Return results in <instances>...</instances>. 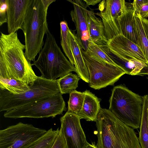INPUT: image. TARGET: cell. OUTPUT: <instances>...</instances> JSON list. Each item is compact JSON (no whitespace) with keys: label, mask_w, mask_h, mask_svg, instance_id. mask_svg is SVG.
Wrapping results in <instances>:
<instances>
[{"label":"cell","mask_w":148,"mask_h":148,"mask_svg":"<svg viewBox=\"0 0 148 148\" xmlns=\"http://www.w3.org/2000/svg\"><path fill=\"white\" fill-rule=\"evenodd\" d=\"M68 37L70 49L74 61L75 72L83 80L89 83V75L83 58L82 49L79 43L77 34L69 29Z\"/></svg>","instance_id":"15"},{"label":"cell","mask_w":148,"mask_h":148,"mask_svg":"<svg viewBox=\"0 0 148 148\" xmlns=\"http://www.w3.org/2000/svg\"><path fill=\"white\" fill-rule=\"evenodd\" d=\"M135 25L139 47L143 52L148 63V39L142 24L141 18L135 15Z\"/></svg>","instance_id":"24"},{"label":"cell","mask_w":148,"mask_h":148,"mask_svg":"<svg viewBox=\"0 0 148 148\" xmlns=\"http://www.w3.org/2000/svg\"><path fill=\"white\" fill-rule=\"evenodd\" d=\"M44 47L37 59L32 64L39 70L42 76L50 80H55L72 71L74 66L68 60L58 46L53 36L48 30Z\"/></svg>","instance_id":"5"},{"label":"cell","mask_w":148,"mask_h":148,"mask_svg":"<svg viewBox=\"0 0 148 148\" xmlns=\"http://www.w3.org/2000/svg\"><path fill=\"white\" fill-rule=\"evenodd\" d=\"M47 130L20 122L0 131V148H23L43 136Z\"/></svg>","instance_id":"8"},{"label":"cell","mask_w":148,"mask_h":148,"mask_svg":"<svg viewBox=\"0 0 148 148\" xmlns=\"http://www.w3.org/2000/svg\"><path fill=\"white\" fill-rule=\"evenodd\" d=\"M79 116L68 112L60 118L61 131L68 148H85L89 144L81 125Z\"/></svg>","instance_id":"11"},{"label":"cell","mask_w":148,"mask_h":148,"mask_svg":"<svg viewBox=\"0 0 148 148\" xmlns=\"http://www.w3.org/2000/svg\"><path fill=\"white\" fill-rule=\"evenodd\" d=\"M99 5L100 12L95 14L101 18L108 41L120 34L117 19L128 10L133 9L132 3L124 0H106L102 1Z\"/></svg>","instance_id":"10"},{"label":"cell","mask_w":148,"mask_h":148,"mask_svg":"<svg viewBox=\"0 0 148 148\" xmlns=\"http://www.w3.org/2000/svg\"><path fill=\"white\" fill-rule=\"evenodd\" d=\"M144 105L140 127L139 141L141 148H148V125L147 109L148 106V95L143 96Z\"/></svg>","instance_id":"22"},{"label":"cell","mask_w":148,"mask_h":148,"mask_svg":"<svg viewBox=\"0 0 148 148\" xmlns=\"http://www.w3.org/2000/svg\"><path fill=\"white\" fill-rule=\"evenodd\" d=\"M73 6L70 12L72 21L74 23L77 36L79 44L85 51L88 49L89 42L91 41L88 28L89 15L88 10L83 0H68Z\"/></svg>","instance_id":"12"},{"label":"cell","mask_w":148,"mask_h":148,"mask_svg":"<svg viewBox=\"0 0 148 148\" xmlns=\"http://www.w3.org/2000/svg\"><path fill=\"white\" fill-rule=\"evenodd\" d=\"M84 97V92H81L75 90L70 92L67 112L78 114L82 108Z\"/></svg>","instance_id":"25"},{"label":"cell","mask_w":148,"mask_h":148,"mask_svg":"<svg viewBox=\"0 0 148 148\" xmlns=\"http://www.w3.org/2000/svg\"><path fill=\"white\" fill-rule=\"evenodd\" d=\"M147 123L148 125V106L147 109Z\"/></svg>","instance_id":"35"},{"label":"cell","mask_w":148,"mask_h":148,"mask_svg":"<svg viewBox=\"0 0 148 148\" xmlns=\"http://www.w3.org/2000/svg\"><path fill=\"white\" fill-rule=\"evenodd\" d=\"M83 56L86 65L90 81V87L99 90L109 85H113L125 72L115 65L100 63L87 54L82 49Z\"/></svg>","instance_id":"9"},{"label":"cell","mask_w":148,"mask_h":148,"mask_svg":"<svg viewBox=\"0 0 148 148\" xmlns=\"http://www.w3.org/2000/svg\"><path fill=\"white\" fill-rule=\"evenodd\" d=\"M106 45L113 54L126 59H134L148 64L139 47L121 34L109 40Z\"/></svg>","instance_id":"13"},{"label":"cell","mask_w":148,"mask_h":148,"mask_svg":"<svg viewBox=\"0 0 148 148\" xmlns=\"http://www.w3.org/2000/svg\"><path fill=\"white\" fill-rule=\"evenodd\" d=\"M51 148H68L65 139L60 130L59 133Z\"/></svg>","instance_id":"28"},{"label":"cell","mask_w":148,"mask_h":148,"mask_svg":"<svg viewBox=\"0 0 148 148\" xmlns=\"http://www.w3.org/2000/svg\"><path fill=\"white\" fill-rule=\"evenodd\" d=\"M85 51L101 64L117 66L114 61L110 49L107 45L97 44L91 41L89 42L87 49Z\"/></svg>","instance_id":"19"},{"label":"cell","mask_w":148,"mask_h":148,"mask_svg":"<svg viewBox=\"0 0 148 148\" xmlns=\"http://www.w3.org/2000/svg\"><path fill=\"white\" fill-rule=\"evenodd\" d=\"M85 148H98L95 145V142H92L91 144L89 143Z\"/></svg>","instance_id":"34"},{"label":"cell","mask_w":148,"mask_h":148,"mask_svg":"<svg viewBox=\"0 0 148 148\" xmlns=\"http://www.w3.org/2000/svg\"><path fill=\"white\" fill-rule=\"evenodd\" d=\"M138 14L143 18L148 17V1L143 5Z\"/></svg>","instance_id":"30"},{"label":"cell","mask_w":148,"mask_h":148,"mask_svg":"<svg viewBox=\"0 0 148 148\" xmlns=\"http://www.w3.org/2000/svg\"><path fill=\"white\" fill-rule=\"evenodd\" d=\"M142 24L148 39V19L141 18Z\"/></svg>","instance_id":"32"},{"label":"cell","mask_w":148,"mask_h":148,"mask_svg":"<svg viewBox=\"0 0 148 148\" xmlns=\"http://www.w3.org/2000/svg\"><path fill=\"white\" fill-rule=\"evenodd\" d=\"M25 49L17 32L8 34L1 32L0 77L14 79L29 86L33 84L38 76L32 68L33 64L25 57Z\"/></svg>","instance_id":"1"},{"label":"cell","mask_w":148,"mask_h":148,"mask_svg":"<svg viewBox=\"0 0 148 148\" xmlns=\"http://www.w3.org/2000/svg\"><path fill=\"white\" fill-rule=\"evenodd\" d=\"M0 89L14 94H19L28 91L29 86L19 80L0 77Z\"/></svg>","instance_id":"20"},{"label":"cell","mask_w":148,"mask_h":148,"mask_svg":"<svg viewBox=\"0 0 148 148\" xmlns=\"http://www.w3.org/2000/svg\"><path fill=\"white\" fill-rule=\"evenodd\" d=\"M59 93L21 107L6 111L4 117L42 118H54L66 110L65 102Z\"/></svg>","instance_id":"7"},{"label":"cell","mask_w":148,"mask_h":148,"mask_svg":"<svg viewBox=\"0 0 148 148\" xmlns=\"http://www.w3.org/2000/svg\"><path fill=\"white\" fill-rule=\"evenodd\" d=\"M85 97L82 108L78 114L80 119L87 121H95L101 108V99L90 90L84 92Z\"/></svg>","instance_id":"16"},{"label":"cell","mask_w":148,"mask_h":148,"mask_svg":"<svg viewBox=\"0 0 148 148\" xmlns=\"http://www.w3.org/2000/svg\"><path fill=\"white\" fill-rule=\"evenodd\" d=\"M98 148H141L134 129L109 109L101 108L95 121Z\"/></svg>","instance_id":"2"},{"label":"cell","mask_w":148,"mask_h":148,"mask_svg":"<svg viewBox=\"0 0 148 148\" xmlns=\"http://www.w3.org/2000/svg\"><path fill=\"white\" fill-rule=\"evenodd\" d=\"M47 16L41 0H31L22 30L25 36V56L30 62L35 60L44 45V36L49 30Z\"/></svg>","instance_id":"3"},{"label":"cell","mask_w":148,"mask_h":148,"mask_svg":"<svg viewBox=\"0 0 148 148\" xmlns=\"http://www.w3.org/2000/svg\"><path fill=\"white\" fill-rule=\"evenodd\" d=\"M88 32L90 38L94 43L106 45L108 42L104 30L102 21L95 16L93 11L88 10Z\"/></svg>","instance_id":"18"},{"label":"cell","mask_w":148,"mask_h":148,"mask_svg":"<svg viewBox=\"0 0 148 148\" xmlns=\"http://www.w3.org/2000/svg\"><path fill=\"white\" fill-rule=\"evenodd\" d=\"M57 79L50 80L38 76L29 90L19 94L0 89V111L18 108L60 93Z\"/></svg>","instance_id":"6"},{"label":"cell","mask_w":148,"mask_h":148,"mask_svg":"<svg viewBox=\"0 0 148 148\" xmlns=\"http://www.w3.org/2000/svg\"><path fill=\"white\" fill-rule=\"evenodd\" d=\"M8 30L9 34L22 30L23 25L31 0H6Z\"/></svg>","instance_id":"14"},{"label":"cell","mask_w":148,"mask_h":148,"mask_svg":"<svg viewBox=\"0 0 148 148\" xmlns=\"http://www.w3.org/2000/svg\"><path fill=\"white\" fill-rule=\"evenodd\" d=\"M85 2L87 7L90 5H94L97 4L101 1V0H83Z\"/></svg>","instance_id":"33"},{"label":"cell","mask_w":148,"mask_h":148,"mask_svg":"<svg viewBox=\"0 0 148 148\" xmlns=\"http://www.w3.org/2000/svg\"><path fill=\"white\" fill-rule=\"evenodd\" d=\"M43 5L44 10L47 14V11L49 5L52 3L55 2V0H41Z\"/></svg>","instance_id":"31"},{"label":"cell","mask_w":148,"mask_h":148,"mask_svg":"<svg viewBox=\"0 0 148 148\" xmlns=\"http://www.w3.org/2000/svg\"><path fill=\"white\" fill-rule=\"evenodd\" d=\"M148 0H134L132 3L133 9L135 15L138 14L140 10L144 3Z\"/></svg>","instance_id":"29"},{"label":"cell","mask_w":148,"mask_h":148,"mask_svg":"<svg viewBox=\"0 0 148 148\" xmlns=\"http://www.w3.org/2000/svg\"><path fill=\"white\" fill-rule=\"evenodd\" d=\"M59 132L58 128L56 130L51 128L41 137L23 148H51Z\"/></svg>","instance_id":"23"},{"label":"cell","mask_w":148,"mask_h":148,"mask_svg":"<svg viewBox=\"0 0 148 148\" xmlns=\"http://www.w3.org/2000/svg\"><path fill=\"white\" fill-rule=\"evenodd\" d=\"M8 8L6 0H0V25L8 22L7 11Z\"/></svg>","instance_id":"27"},{"label":"cell","mask_w":148,"mask_h":148,"mask_svg":"<svg viewBox=\"0 0 148 148\" xmlns=\"http://www.w3.org/2000/svg\"><path fill=\"white\" fill-rule=\"evenodd\" d=\"M117 21L120 34L139 46L133 9H129L120 15Z\"/></svg>","instance_id":"17"},{"label":"cell","mask_w":148,"mask_h":148,"mask_svg":"<svg viewBox=\"0 0 148 148\" xmlns=\"http://www.w3.org/2000/svg\"><path fill=\"white\" fill-rule=\"evenodd\" d=\"M60 26L61 45L66 56L69 58L72 64L74 66V61L70 49L68 37V32L69 29L65 21H62L60 23Z\"/></svg>","instance_id":"26"},{"label":"cell","mask_w":148,"mask_h":148,"mask_svg":"<svg viewBox=\"0 0 148 148\" xmlns=\"http://www.w3.org/2000/svg\"><path fill=\"white\" fill-rule=\"evenodd\" d=\"M81 78L77 74L72 73L57 79L58 84L60 93H70L78 87V82Z\"/></svg>","instance_id":"21"},{"label":"cell","mask_w":148,"mask_h":148,"mask_svg":"<svg viewBox=\"0 0 148 148\" xmlns=\"http://www.w3.org/2000/svg\"><path fill=\"white\" fill-rule=\"evenodd\" d=\"M109 110L120 120L134 129L140 128L143 112L144 97L126 87H114L109 100Z\"/></svg>","instance_id":"4"}]
</instances>
